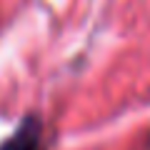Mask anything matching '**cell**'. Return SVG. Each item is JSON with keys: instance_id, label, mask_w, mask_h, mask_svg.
<instances>
[{"instance_id": "1", "label": "cell", "mask_w": 150, "mask_h": 150, "mask_svg": "<svg viewBox=\"0 0 150 150\" xmlns=\"http://www.w3.org/2000/svg\"><path fill=\"white\" fill-rule=\"evenodd\" d=\"M0 150H43V130L35 118H28L13 138H8Z\"/></svg>"}]
</instances>
